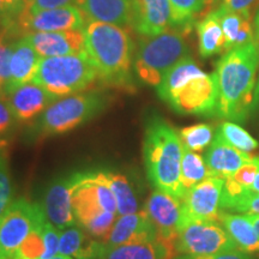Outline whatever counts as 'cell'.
I'll return each instance as SVG.
<instances>
[{
	"instance_id": "6da1fadb",
	"label": "cell",
	"mask_w": 259,
	"mask_h": 259,
	"mask_svg": "<svg viewBox=\"0 0 259 259\" xmlns=\"http://www.w3.org/2000/svg\"><path fill=\"white\" fill-rule=\"evenodd\" d=\"M259 52L255 44L228 51L219 60L216 76L219 101L216 115L242 122L257 105Z\"/></svg>"
},
{
	"instance_id": "7a4b0ae2",
	"label": "cell",
	"mask_w": 259,
	"mask_h": 259,
	"mask_svg": "<svg viewBox=\"0 0 259 259\" xmlns=\"http://www.w3.org/2000/svg\"><path fill=\"white\" fill-rule=\"evenodd\" d=\"M161 100L185 115H216L219 84L216 73H206L191 57L179 61L157 87Z\"/></svg>"
},
{
	"instance_id": "3957f363",
	"label": "cell",
	"mask_w": 259,
	"mask_h": 259,
	"mask_svg": "<svg viewBox=\"0 0 259 259\" xmlns=\"http://www.w3.org/2000/svg\"><path fill=\"white\" fill-rule=\"evenodd\" d=\"M184 145L178 132L163 118L149 115L145 122L143 157L148 179L156 190L184 199L180 181Z\"/></svg>"
},
{
	"instance_id": "277c9868",
	"label": "cell",
	"mask_w": 259,
	"mask_h": 259,
	"mask_svg": "<svg viewBox=\"0 0 259 259\" xmlns=\"http://www.w3.org/2000/svg\"><path fill=\"white\" fill-rule=\"evenodd\" d=\"M84 53L100 79L120 88H132L134 42L124 27L102 22H88L83 29Z\"/></svg>"
},
{
	"instance_id": "5b68a950",
	"label": "cell",
	"mask_w": 259,
	"mask_h": 259,
	"mask_svg": "<svg viewBox=\"0 0 259 259\" xmlns=\"http://www.w3.org/2000/svg\"><path fill=\"white\" fill-rule=\"evenodd\" d=\"M72 208L76 225L106 242L116 221L118 209L105 170L76 173Z\"/></svg>"
},
{
	"instance_id": "8992f818",
	"label": "cell",
	"mask_w": 259,
	"mask_h": 259,
	"mask_svg": "<svg viewBox=\"0 0 259 259\" xmlns=\"http://www.w3.org/2000/svg\"><path fill=\"white\" fill-rule=\"evenodd\" d=\"M111 102V95L100 90L61 97L38 116L32 127V135L47 138L67 134L102 114Z\"/></svg>"
},
{
	"instance_id": "52a82bcc",
	"label": "cell",
	"mask_w": 259,
	"mask_h": 259,
	"mask_svg": "<svg viewBox=\"0 0 259 259\" xmlns=\"http://www.w3.org/2000/svg\"><path fill=\"white\" fill-rule=\"evenodd\" d=\"M142 37L135 54V72L144 84L157 88L179 61L190 57L189 47L178 28H170L155 36Z\"/></svg>"
},
{
	"instance_id": "ba28073f",
	"label": "cell",
	"mask_w": 259,
	"mask_h": 259,
	"mask_svg": "<svg viewBox=\"0 0 259 259\" xmlns=\"http://www.w3.org/2000/svg\"><path fill=\"white\" fill-rule=\"evenodd\" d=\"M85 53L41 58L32 82L57 99L85 92L99 79Z\"/></svg>"
},
{
	"instance_id": "9c48e42d",
	"label": "cell",
	"mask_w": 259,
	"mask_h": 259,
	"mask_svg": "<svg viewBox=\"0 0 259 259\" xmlns=\"http://www.w3.org/2000/svg\"><path fill=\"white\" fill-rule=\"evenodd\" d=\"M46 220L40 204L27 198L14 200L0 216V259H12L27 236Z\"/></svg>"
},
{
	"instance_id": "30bf717a",
	"label": "cell",
	"mask_w": 259,
	"mask_h": 259,
	"mask_svg": "<svg viewBox=\"0 0 259 259\" xmlns=\"http://www.w3.org/2000/svg\"><path fill=\"white\" fill-rule=\"evenodd\" d=\"M229 250L239 248L219 221L187 220L176 240L177 255H206Z\"/></svg>"
},
{
	"instance_id": "8fae6325",
	"label": "cell",
	"mask_w": 259,
	"mask_h": 259,
	"mask_svg": "<svg viewBox=\"0 0 259 259\" xmlns=\"http://www.w3.org/2000/svg\"><path fill=\"white\" fill-rule=\"evenodd\" d=\"M12 30L24 35L31 32H50L84 29L87 18L77 5L44 10L36 14H19L10 22ZM23 35V36H24Z\"/></svg>"
},
{
	"instance_id": "7c38bea8",
	"label": "cell",
	"mask_w": 259,
	"mask_h": 259,
	"mask_svg": "<svg viewBox=\"0 0 259 259\" xmlns=\"http://www.w3.org/2000/svg\"><path fill=\"white\" fill-rule=\"evenodd\" d=\"M144 211L154 223L158 239L176 247L178 234L185 221L183 199L155 190L144 204Z\"/></svg>"
},
{
	"instance_id": "4fadbf2b",
	"label": "cell",
	"mask_w": 259,
	"mask_h": 259,
	"mask_svg": "<svg viewBox=\"0 0 259 259\" xmlns=\"http://www.w3.org/2000/svg\"><path fill=\"white\" fill-rule=\"evenodd\" d=\"M223 189L225 180L218 177H209L186 191L183 199L185 221H219L220 213L222 211Z\"/></svg>"
},
{
	"instance_id": "5bb4252c",
	"label": "cell",
	"mask_w": 259,
	"mask_h": 259,
	"mask_svg": "<svg viewBox=\"0 0 259 259\" xmlns=\"http://www.w3.org/2000/svg\"><path fill=\"white\" fill-rule=\"evenodd\" d=\"M76 174L60 178L50 184L45 192L42 209L46 219L59 231L76 225L72 208V191Z\"/></svg>"
},
{
	"instance_id": "9a60e30c",
	"label": "cell",
	"mask_w": 259,
	"mask_h": 259,
	"mask_svg": "<svg viewBox=\"0 0 259 259\" xmlns=\"http://www.w3.org/2000/svg\"><path fill=\"white\" fill-rule=\"evenodd\" d=\"M131 25L142 36H155L170 29L169 0H131Z\"/></svg>"
},
{
	"instance_id": "2e32d148",
	"label": "cell",
	"mask_w": 259,
	"mask_h": 259,
	"mask_svg": "<svg viewBox=\"0 0 259 259\" xmlns=\"http://www.w3.org/2000/svg\"><path fill=\"white\" fill-rule=\"evenodd\" d=\"M40 58L64 57L84 53L85 38L83 29L24 35Z\"/></svg>"
},
{
	"instance_id": "e0dca14e",
	"label": "cell",
	"mask_w": 259,
	"mask_h": 259,
	"mask_svg": "<svg viewBox=\"0 0 259 259\" xmlns=\"http://www.w3.org/2000/svg\"><path fill=\"white\" fill-rule=\"evenodd\" d=\"M6 97L17 122L34 120L58 100L34 82L18 87L6 94Z\"/></svg>"
},
{
	"instance_id": "ac0fdd59",
	"label": "cell",
	"mask_w": 259,
	"mask_h": 259,
	"mask_svg": "<svg viewBox=\"0 0 259 259\" xmlns=\"http://www.w3.org/2000/svg\"><path fill=\"white\" fill-rule=\"evenodd\" d=\"M156 239H158V235L154 223L149 219L148 213L142 210L135 213L119 216L107 238L106 244L108 246H119Z\"/></svg>"
},
{
	"instance_id": "d6986e66",
	"label": "cell",
	"mask_w": 259,
	"mask_h": 259,
	"mask_svg": "<svg viewBox=\"0 0 259 259\" xmlns=\"http://www.w3.org/2000/svg\"><path fill=\"white\" fill-rule=\"evenodd\" d=\"M252 158L253 156L251 154L244 153L227 144L218 135H215L211 145L204 156L210 176L221 178L223 180L234 176L239 168L251 162Z\"/></svg>"
},
{
	"instance_id": "ffe728a7",
	"label": "cell",
	"mask_w": 259,
	"mask_h": 259,
	"mask_svg": "<svg viewBox=\"0 0 259 259\" xmlns=\"http://www.w3.org/2000/svg\"><path fill=\"white\" fill-rule=\"evenodd\" d=\"M40 59V56L24 36L14 42L10 58V79L6 83L4 93L8 94L18 87L31 83Z\"/></svg>"
},
{
	"instance_id": "44dd1931",
	"label": "cell",
	"mask_w": 259,
	"mask_h": 259,
	"mask_svg": "<svg viewBox=\"0 0 259 259\" xmlns=\"http://www.w3.org/2000/svg\"><path fill=\"white\" fill-rule=\"evenodd\" d=\"M76 5L88 22L131 25V0H77Z\"/></svg>"
},
{
	"instance_id": "7402d4cb",
	"label": "cell",
	"mask_w": 259,
	"mask_h": 259,
	"mask_svg": "<svg viewBox=\"0 0 259 259\" xmlns=\"http://www.w3.org/2000/svg\"><path fill=\"white\" fill-rule=\"evenodd\" d=\"M174 257H177L174 245L156 239L119 246L106 244L99 259H174Z\"/></svg>"
},
{
	"instance_id": "603a6c76",
	"label": "cell",
	"mask_w": 259,
	"mask_h": 259,
	"mask_svg": "<svg viewBox=\"0 0 259 259\" xmlns=\"http://www.w3.org/2000/svg\"><path fill=\"white\" fill-rule=\"evenodd\" d=\"M213 12L219 18L223 35H225L226 52L253 44L254 31L250 11L232 12L219 8Z\"/></svg>"
},
{
	"instance_id": "cb8c5ba5",
	"label": "cell",
	"mask_w": 259,
	"mask_h": 259,
	"mask_svg": "<svg viewBox=\"0 0 259 259\" xmlns=\"http://www.w3.org/2000/svg\"><path fill=\"white\" fill-rule=\"evenodd\" d=\"M106 242L97 240L80 227H69L60 233L59 253L73 259H99Z\"/></svg>"
},
{
	"instance_id": "d4e9b609",
	"label": "cell",
	"mask_w": 259,
	"mask_h": 259,
	"mask_svg": "<svg viewBox=\"0 0 259 259\" xmlns=\"http://www.w3.org/2000/svg\"><path fill=\"white\" fill-rule=\"evenodd\" d=\"M219 222L221 223L238 248L245 253L252 254L259 251V238L247 215L228 212L222 210Z\"/></svg>"
},
{
	"instance_id": "484cf974",
	"label": "cell",
	"mask_w": 259,
	"mask_h": 259,
	"mask_svg": "<svg viewBox=\"0 0 259 259\" xmlns=\"http://www.w3.org/2000/svg\"><path fill=\"white\" fill-rule=\"evenodd\" d=\"M105 176L115 198L118 215L138 212L141 209L138 190L127 177L116 171L105 170Z\"/></svg>"
},
{
	"instance_id": "4316f807",
	"label": "cell",
	"mask_w": 259,
	"mask_h": 259,
	"mask_svg": "<svg viewBox=\"0 0 259 259\" xmlns=\"http://www.w3.org/2000/svg\"><path fill=\"white\" fill-rule=\"evenodd\" d=\"M199 54L203 58H209L221 53L226 48V40L221 24L215 12H210L202 21L197 23Z\"/></svg>"
},
{
	"instance_id": "83f0119b",
	"label": "cell",
	"mask_w": 259,
	"mask_h": 259,
	"mask_svg": "<svg viewBox=\"0 0 259 259\" xmlns=\"http://www.w3.org/2000/svg\"><path fill=\"white\" fill-rule=\"evenodd\" d=\"M259 170V157L253 156L251 162L244 164L235 171L234 176L225 180L222 202L234 199L250 190ZM222 205V204H221Z\"/></svg>"
},
{
	"instance_id": "f1b7e54d",
	"label": "cell",
	"mask_w": 259,
	"mask_h": 259,
	"mask_svg": "<svg viewBox=\"0 0 259 259\" xmlns=\"http://www.w3.org/2000/svg\"><path fill=\"white\" fill-rule=\"evenodd\" d=\"M210 176L209 168L206 166L205 160L200 156L198 153H194L192 150L184 147L183 160H181V171L180 181L183 185L184 191H189L197 184L202 183Z\"/></svg>"
},
{
	"instance_id": "f546056e",
	"label": "cell",
	"mask_w": 259,
	"mask_h": 259,
	"mask_svg": "<svg viewBox=\"0 0 259 259\" xmlns=\"http://www.w3.org/2000/svg\"><path fill=\"white\" fill-rule=\"evenodd\" d=\"M216 135L227 144L244 153L250 154L259 147L257 139H254L244 127L234 121H223L216 130Z\"/></svg>"
},
{
	"instance_id": "4dcf8cb0",
	"label": "cell",
	"mask_w": 259,
	"mask_h": 259,
	"mask_svg": "<svg viewBox=\"0 0 259 259\" xmlns=\"http://www.w3.org/2000/svg\"><path fill=\"white\" fill-rule=\"evenodd\" d=\"M215 130L209 124H196L181 128L179 136L183 145L194 153H202L211 145L215 138Z\"/></svg>"
},
{
	"instance_id": "1f68e13d",
	"label": "cell",
	"mask_w": 259,
	"mask_h": 259,
	"mask_svg": "<svg viewBox=\"0 0 259 259\" xmlns=\"http://www.w3.org/2000/svg\"><path fill=\"white\" fill-rule=\"evenodd\" d=\"M171 27L185 29L206 5V0H169Z\"/></svg>"
},
{
	"instance_id": "d6a6232c",
	"label": "cell",
	"mask_w": 259,
	"mask_h": 259,
	"mask_svg": "<svg viewBox=\"0 0 259 259\" xmlns=\"http://www.w3.org/2000/svg\"><path fill=\"white\" fill-rule=\"evenodd\" d=\"M44 223L36 227L27 236L15 252L12 259H46V242L42 229Z\"/></svg>"
},
{
	"instance_id": "836d02e7",
	"label": "cell",
	"mask_w": 259,
	"mask_h": 259,
	"mask_svg": "<svg viewBox=\"0 0 259 259\" xmlns=\"http://www.w3.org/2000/svg\"><path fill=\"white\" fill-rule=\"evenodd\" d=\"M222 210L225 211H240L252 215H259V193L246 191L234 199L222 202Z\"/></svg>"
},
{
	"instance_id": "e575fe53",
	"label": "cell",
	"mask_w": 259,
	"mask_h": 259,
	"mask_svg": "<svg viewBox=\"0 0 259 259\" xmlns=\"http://www.w3.org/2000/svg\"><path fill=\"white\" fill-rule=\"evenodd\" d=\"M14 186L5 155L0 151V216L14 200Z\"/></svg>"
},
{
	"instance_id": "d590c367",
	"label": "cell",
	"mask_w": 259,
	"mask_h": 259,
	"mask_svg": "<svg viewBox=\"0 0 259 259\" xmlns=\"http://www.w3.org/2000/svg\"><path fill=\"white\" fill-rule=\"evenodd\" d=\"M14 34L15 31L6 25L0 31V79L5 85L10 79V58L14 46V42L10 41V37Z\"/></svg>"
},
{
	"instance_id": "8d00e7d4",
	"label": "cell",
	"mask_w": 259,
	"mask_h": 259,
	"mask_svg": "<svg viewBox=\"0 0 259 259\" xmlns=\"http://www.w3.org/2000/svg\"><path fill=\"white\" fill-rule=\"evenodd\" d=\"M16 122L17 120L10 108L6 94H0V143H5L6 138L14 131Z\"/></svg>"
},
{
	"instance_id": "74e56055",
	"label": "cell",
	"mask_w": 259,
	"mask_h": 259,
	"mask_svg": "<svg viewBox=\"0 0 259 259\" xmlns=\"http://www.w3.org/2000/svg\"><path fill=\"white\" fill-rule=\"evenodd\" d=\"M73 2L77 0H29L21 14H36L44 10L64 8V6L72 5Z\"/></svg>"
},
{
	"instance_id": "f35d334b",
	"label": "cell",
	"mask_w": 259,
	"mask_h": 259,
	"mask_svg": "<svg viewBox=\"0 0 259 259\" xmlns=\"http://www.w3.org/2000/svg\"><path fill=\"white\" fill-rule=\"evenodd\" d=\"M174 259H252L248 253H245L240 250H229L219 253L206 254V255H190V254H179Z\"/></svg>"
},
{
	"instance_id": "ab89813d",
	"label": "cell",
	"mask_w": 259,
	"mask_h": 259,
	"mask_svg": "<svg viewBox=\"0 0 259 259\" xmlns=\"http://www.w3.org/2000/svg\"><path fill=\"white\" fill-rule=\"evenodd\" d=\"M255 2L257 0H222L220 9L232 12H246L250 11Z\"/></svg>"
},
{
	"instance_id": "60d3db41",
	"label": "cell",
	"mask_w": 259,
	"mask_h": 259,
	"mask_svg": "<svg viewBox=\"0 0 259 259\" xmlns=\"http://www.w3.org/2000/svg\"><path fill=\"white\" fill-rule=\"evenodd\" d=\"M5 2L8 6V18H5L4 21H12L21 14L29 0H5Z\"/></svg>"
},
{
	"instance_id": "b9f144b4",
	"label": "cell",
	"mask_w": 259,
	"mask_h": 259,
	"mask_svg": "<svg viewBox=\"0 0 259 259\" xmlns=\"http://www.w3.org/2000/svg\"><path fill=\"white\" fill-rule=\"evenodd\" d=\"M253 31H254V44L258 48L259 52V10L255 14V17L253 19Z\"/></svg>"
},
{
	"instance_id": "7bdbcfd3",
	"label": "cell",
	"mask_w": 259,
	"mask_h": 259,
	"mask_svg": "<svg viewBox=\"0 0 259 259\" xmlns=\"http://www.w3.org/2000/svg\"><path fill=\"white\" fill-rule=\"evenodd\" d=\"M246 215H247V218L250 219L252 225H253L255 233H257V235L259 238V215H252V213H246Z\"/></svg>"
},
{
	"instance_id": "ee69618b",
	"label": "cell",
	"mask_w": 259,
	"mask_h": 259,
	"mask_svg": "<svg viewBox=\"0 0 259 259\" xmlns=\"http://www.w3.org/2000/svg\"><path fill=\"white\" fill-rule=\"evenodd\" d=\"M5 18H8V6L5 0H0V19L4 21Z\"/></svg>"
},
{
	"instance_id": "f6af8a7d",
	"label": "cell",
	"mask_w": 259,
	"mask_h": 259,
	"mask_svg": "<svg viewBox=\"0 0 259 259\" xmlns=\"http://www.w3.org/2000/svg\"><path fill=\"white\" fill-rule=\"evenodd\" d=\"M248 191H252V192H258L259 193V170L257 173V176H255L254 180H253V184H252L250 190Z\"/></svg>"
},
{
	"instance_id": "bcb514c9",
	"label": "cell",
	"mask_w": 259,
	"mask_h": 259,
	"mask_svg": "<svg viewBox=\"0 0 259 259\" xmlns=\"http://www.w3.org/2000/svg\"><path fill=\"white\" fill-rule=\"evenodd\" d=\"M51 259H73V258L67 257V255H63V254H57L56 257H53V258H51Z\"/></svg>"
},
{
	"instance_id": "7dc6e473",
	"label": "cell",
	"mask_w": 259,
	"mask_h": 259,
	"mask_svg": "<svg viewBox=\"0 0 259 259\" xmlns=\"http://www.w3.org/2000/svg\"><path fill=\"white\" fill-rule=\"evenodd\" d=\"M4 89H5V84L2 79H0V94L4 93Z\"/></svg>"
},
{
	"instance_id": "c3c4849f",
	"label": "cell",
	"mask_w": 259,
	"mask_h": 259,
	"mask_svg": "<svg viewBox=\"0 0 259 259\" xmlns=\"http://www.w3.org/2000/svg\"><path fill=\"white\" fill-rule=\"evenodd\" d=\"M215 2H218V0H206V5L212 4V3H215Z\"/></svg>"
},
{
	"instance_id": "681fc988",
	"label": "cell",
	"mask_w": 259,
	"mask_h": 259,
	"mask_svg": "<svg viewBox=\"0 0 259 259\" xmlns=\"http://www.w3.org/2000/svg\"><path fill=\"white\" fill-rule=\"evenodd\" d=\"M258 97H259V82H258V88H257V102H258Z\"/></svg>"
}]
</instances>
